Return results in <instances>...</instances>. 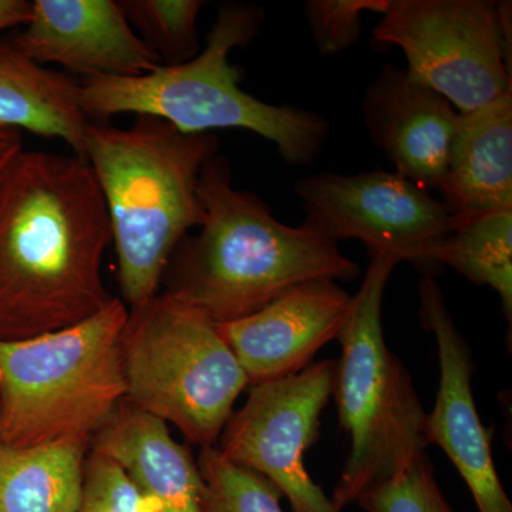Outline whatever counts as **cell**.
<instances>
[{
  "instance_id": "6da1fadb",
  "label": "cell",
  "mask_w": 512,
  "mask_h": 512,
  "mask_svg": "<svg viewBox=\"0 0 512 512\" xmlns=\"http://www.w3.org/2000/svg\"><path fill=\"white\" fill-rule=\"evenodd\" d=\"M111 241L87 160L20 150L0 171V340L57 332L106 308Z\"/></svg>"
},
{
  "instance_id": "7a4b0ae2",
  "label": "cell",
  "mask_w": 512,
  "mask_h": 512,
  "mask_svg": "<svg viewBox=\"0 0 512 512\" xmlns=\"http://www.w3.org/2000/svg\"><path fill=\"white\" fill-rule=\"evenodd\" d=\"M198 197L205 211L200 234L175 249L165 292L217 325L247 318L313 279L350 282L359 275L338 242L289 227L256 195L235 188L227 158L215 154L202 165Z\"/></svg>"
},
{
  "instance_id": "3957f363",
  "label": "cell",
  "mask_w": 512,
  "mask_h": 512,
  "mask_svg": "<svg viewBox=\"0 0 512 512\" xmlns=\"http://www.w3.org/2000/svg\"><path fill=\"white\" fill-rule=\"evenodd\" d=\"M218 146L215 134L183 133L153 116L130 128L87 126L84 158L106 201L130 309L157 295L175 249L204 222L198 180Z\"/></svg>"
},
{
  "instance_id": "277c9868",
  "label": "cell",
  "mask_w": 512,
  "mask_h": 512,
  "mask_svg": "<svg viewBox=\"0 0 512 512\" xmlns=\"http://www.w3.org/2000/svg\"><path fill=\"white\" fill-rule=\"evenodd\" d=\"M264 20L259 6L222 3L207 46L190 62L161 64L141 76L86 77L79 93L84 117L100 123L124 113L153 116L190 134L239 128L271 141L291 167H309L328 140V120L256 99L241 89V72L229 62L232 50L248 46Z\"/></svg>"
},
{
  "instance_id": "5b68a950",
  "label": "cell",
  "mask_w": 512,
  "mask_h": 512,
  "mask_svg": "<svg viewBox=\"0 0 512 512\" xmlns=\"http://www.w3.org/2000/svg\"><path fill=\"white\" fill-rule=\"evenodd\" d=\"M126 303L23 340H0V439L18 447L92 440L127 387L121 363Z\"/></svg>"
},
{
  "instance_id": "8992f818",
  "label": "cell",
  "mask_w": 512,
  "mask_h": 512,
  "mask_svg": "<svg viewBox=\"0 0 512 512\" xmlns=\"http://www.w3.org/2000/svg\"><path fill=\"white\" fill-rule=\"evenodd\" d=\"M397 262L372 254L352 311L340 330L333 393L340 427L352 440L330 500L339 511L399 476L426 453L424 412L416 386L384 339L382 309Z\"/></svg>"
},
{
  "instance_id": "52a82bcc",
  "label": "cell",
  "mask_w": 512,
  "mask_h": 512,
  "mask_svg": "<svg viewBox=\"0 0 512 512\" xmlns=\"http://www.w3.org/2000/svg\"><path fill=\"white\" fill-rule=\"evenodd\" d=\"M121 363L128 402L201 448L220 440L249 386L217 323L167 292L128 311Z\"/></svg>"
},
{
  "instance_id": "ba28073f",
  "label": "cell",
  "mask_w": 512,
  "mask_h": 512,
  "mask_svg": "<svg viewBox=\"0 0 512 512\" xmlns=\"http://www.w3.org/2000/svg\"><path fill=\"white\" fill-rule=\"evenodd\" d=\"M373 37L399 47L407 70L461 114L512 90L497 2L389 0Z\"/></svg>"
},
{
  "instance_id": "9c48e42d",
  "label": "cell",
  "mask_w": 512,
  "mask_h": 512,
  "mask_svg": "<svg viewBox=\"0 0 512 512\" xmlns=\"http://www.w3.org/2000/svg\"><path fill=\"white\" fill-rule=\"evenodd\" d=\"M295 192L303 227L335 242L359 239L369 255H389L436 276L453 222L443 202L419 185L380 170L319 173L301 178Z\"/></svg>"
},
{
  "instance_id": "30bf717a",
  "label": "cell",
  "mask_w": 512,
  "mask_h": 512,
  "mask_svg": "<svg viewBox=\"0 0 512 512\" xmlns=\"http://www.w3.org/2000/svg\"><path fill=\"white\" fill-rule=\"evenodd\" d=\"M335 372L336 360L326 359L296 375L255 384L220 436L221 456L271 481L292 512H342L305 467V453L319 437L320 414L332 397Z\"/></svg>"
},
{
  "instance_id": "8fae6325",
  "label": "cell",
  "mask_w": 512,
  "mask_h": 512,
  "mask_svg": "<svg viewBox=\"0 0 512 512\" xmlns=\"http://www.w3.org/2000/svg\"><path fill=\"white\" fill-rule=\"evenodd\" d=\"M419 299L421 326L436 339L440 365L436 403L424 420V441L447 454L466 481L478 512H512L491 454V431L474 400L473 353L448 311L436 276H423Z\"/></svg>"
},
{
  "instance_id": "7c38bea8",
  "label": "cell",
  "mask_w": 512,
  "mask_h": 512,
  "mask_svg": "<svg viewBox=\"0 0 512 512\" xmlns=\"http://www.w3.org/2000/svg\"><path fill=\"white\" fill-rule=\"evenodd\" d=\"M353 296L333 279L292 288L247 318L217 325L251 386L296 375L338 339Z\"/></svg>"
},
{
  "instance_id": "4fadbf2b",
  "label": "cell",
  "mask_w": 512,
  "mask_h": 512,
  "mask_svg": "<svg viewBox=\"0 0 512 512\" xmlns=\"http://www.w3.org/2000/svg\"><path fill=\"white\" fill-rule=\"evenodd\" d=\"M9 45L29 60L92 76H141L160 59L114 0H33L28 23Z\"/></svg>"
},
{
  "instance_id": "5bb4252c",
  "label": "cell",
  "mask_w": 512,
  "mask_h": 512,
  "mask_svg": "<svg viewBox=\"0 0 512 512\" xmlns=\"http://www.w3.org/2000/svg\"><path fill=\"white\" fill-rule=\"evenodd\" d=\"M363 120L394 173L437 190L447 170L460 111L407 69L384 64L366 87Z\"/></svg>"
},
{
  "instance_id": "9a60e30c",
  "label": "cell",
  "mask_w": 512,
  "mask_h": 512,
  "mask_svg": "<svg viewBox=\"0 0 512 512\" xmlns=\"http://www.w3.org/2000/svg\"><path fill=\"white\" fill-rule=\"evenodd\" d=\"M90 444L117 461L160 512H208L204 480L190 450L173 439L167 423L127 399Z\"/></svg>"
},
{
  "instance_id": "2e32d148",
  "label": "cell",
  "mask_w": 512,
  "mask_h": 512,
  "mask_svg": "<svg viewBox=\"0 0 512 512\" xmlns=\"http://www.w3.org/2000/svg\"><path fill=\"white\" fill-rule=\"evenodd\" d=\"M437 190L453 227L512 210V90L480 109L460 113Z\"/></svg>"
},
{
  "instance_id": "e0dca14e",
  "label": "cell",
  "mask_w": 512,
  "mask_h": 512,
  "mask_svg": "<svg viewBox=\"0 0 512 512\" xmlns=\"http://www.w3.org/2000/svg\"><path fill=\"white\" fill-rule=\"evenodd\" d=\"M80 84L46 69L0 42V127L60 138L84 158L90 121L79 103ZM86 160V158H84Z\"/></svg>"
},
{
  "instance_id": "ac0fdd59",
  "label": "cell",
  "mask_w": 512,
  "mask_h": 512,
  "mask_svg": "<svg viewBox=\"0 0 512 512\" xmlns=\"http://www.w3.org/2000/svg\"><path fill=\"white\" fill-rule=\"evenodd\" d=\"M92 440L18 447L0 439V512H77Z\"/></svg>"
},
{
  "instance_id": "d6986e66",
  "label": "cell",
  "mask_w": 512,
  "mask_h": 512,
  "mask_svg": "<svg viewBox=\"0 0 512 512\" xmlns=\"http://www.w3.org/2000/svg\"><path fill=\"white\" fill-rule=\"evenodd\" d=\"M441 266H450L468 281L490 286L500 295L511 328L512 210L481 215L454 225L441 249Z\"/></svg>"
},
{
  "instance_id": "ffe728a7",
  "label": "cell",
  "mask_w": 512,
  "mask_h": 512,
  "mask_svg": "<svg viewBox=\"0 0 512 512\" xmlns=\"http://www.w3.org/2000/svg\"><path fill=\"white\" fill-rule=\"evenodd\" d=\"M119 6L134 32L163 66L190 62L200 50L197 20L201 0H120Z\"/></svg>"
},
{
  "instance_id": "44dd1931",
  "label": "cell",
  "mask_w": 512,
  "mask_h": 512,
  "mask_svg": "<svg viewBox=\"0 0 512 512\" xmlns=\"http://www.w3.org/2000/svg\"><path fill=\"white\" fill-rule=\"evenodd\" d=\"M198 468L208 512H285L284 494L248 468L229 463L217 447H202Z\"/></svg>"
},
{
  "instance_id": "7402d4cb",
  "label": "cell",
  "mask_w": 512,
  "mask_h": 512,
  "mask_svg": "<svg viewBox=\"0 0 512 512\" xmlns=\"http://www.w3.org/2000/svg\"><path fill=\"white\" fill-rule=\"evenodd\" d=\"M365 512H456L441 493L426 453L400 473L357 500Z\"/></svg>"
},
{
  "instance_id": "603a6c76",
  "label": "cell",
  "mask_w": 512,
  "mask_h": 512,
  "mask_svg": "<svg viewBox=\"0 0 512 512\" xmlns=\"http://www.w3.org/2000/svg\"><path fill=\"white\" fill-rule=\"evenodd\" d=\"M389 0H308L303 3L313 42L322 56L349 49L362 36L363 13L383 15Z\"/></svg>"
},
{
  "instance_id": "cb8c5ba5",
  "label": "cell",
  "mask_w": 512,
  "mask_h": 512,
  "mask_svg": "<svg viewBox=\"0 0 512 512\" xmlns=\"http://www.w3.org/2000/svg\"><path fill=\"white\" fill-rule=\"evenodd\" d=\"M30 9L32 2L28 0H0V33L25 26Z\"/></svg>"
},
{
  "instance_id": "d4e9b609",
  "label": "cell",
  "mask_w": 512,
  "mask_h": 512,
  "mask_svg": "<svg viewBox=\"0 0 512 512\" xmlns=\"http://www.w3.org/2000/svg\"><path fill=\"white\" fill-rule=\"evenodd\" d=\"M23 150L22 133L15 128L0 127V171Z\"/></svg>"
}]
</instances>
